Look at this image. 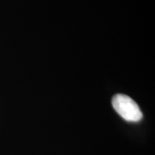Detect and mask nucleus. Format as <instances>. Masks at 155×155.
Returning <instances> with one entry per match:
<instances>
[{"instance_id": "f257e3e1", "label": "nucleus", "mask_w": 155, "mask_h": 155, "mask_svg": "<svg viewBox=\"0 0 155 155\" xmlns=\"http://www.w3.org/2000/svg\"><path fill=\"white\" fill-rule=\"evenodd\" d=\"M112 105L117 114L126 121L138 122L142 119V112L138 104L127 95H115L112 98Z\"/></svg>"}]
</instances>
